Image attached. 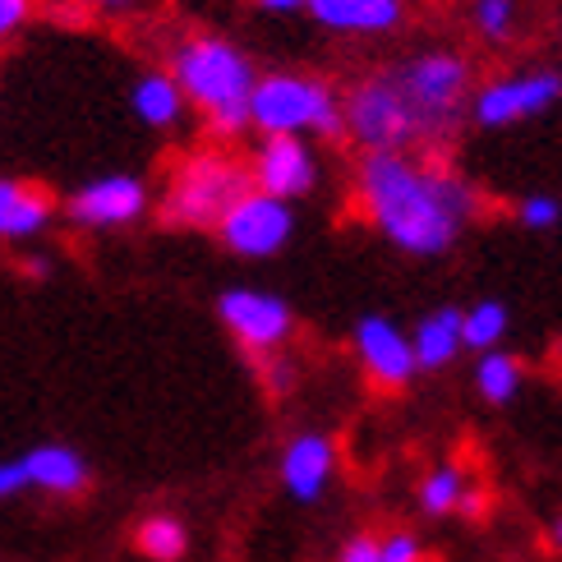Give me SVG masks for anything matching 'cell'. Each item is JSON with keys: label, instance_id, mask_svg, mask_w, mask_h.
Segmentation results:
<instances>
[{"label": "cell", "instance_id": "cell-5", "mask_svg": "<svg viewBox=\"0 0 562 562\" xmlns=\"http://www.w3.org/2000/svg\"><path fill=\"white\" fill-rule=\"evenodd\" d=\"M396 88L406 92V102L419 121V134L425 144L438 148L461 121V106L471 98V65L457 52H425L411 56L402 65H392Z\"/></svg>", "mask_w": 562, "mask_h": 562}, {"label": "cell", "instance_id": "cell-29", "mask_svg": "<svg viewBox=\"0 0 562 562\" xmlns=\"http://www.w3.org/2000/svg\"><path fill=\"white\" fill-rule=\"evenodd\" d=\"M341 562H383V553H379V540H373V535H356V540H346V549H341Z\"/></svg>", "mask_w": 562, "mask_h": 562}, {"label": "cell", "instance_id": "cell-9", "mask_svg": "<svg viewBox=\"0 0 562 562\" xmlns=\"http://www.w3.org/2000/svg\"><path fill=\"white\" fill-rule=\"evenodd\" d=\"M217 236L231 254H240V259H272V254L291 245L295 213H291V203H281L263 190H249L231 203V213L217 222Z\"/></svg>", "mask_w": 562, "mask_h": 562}, {"label": "cell", "instance_id": "cell-10", "mask_svg": "<svg viewBox=\"0 0 562 562\" xmlns=\"http://www.w3.org/2000/svg\"><path fill=\"white\" fill-rule=\"evenodd\" d=\"M148 203H153V194H148L144 176L106 171V176H92L88 184H79V190L65 199V217L79 231H121L144 217Z\"/></svg>", "mask_w": 562, "mask_h": 562}, {"label": "cell", "instance_id": "cell-20", "mask_svg": "<svg viewBox=\"0 0 562 562\" xmlns=\"http://www.w3.org/2000/svg\"><path fill=\"white\" fill-rule=\"evenodd\" d=\"M521 383H526V369H521L517 356H507L503 346H498V350H484V356H480V364H475V387H480V396H484L488 406H507L512 396L521 392Z\"/></svg>", "mask_w": 562, "mask_h": 562}, {"label": "cell", "instance_id": "cell-30", "mask_svg": "<svg viewBox=\"0 0 562 562\" xmlns=\"http://www.w3.org/2000/svg\"><path fill=\"white\" fill-rule=\"evenodd\" d=\"M254 5L268 14H300V10H310V0H254Z\"/></svg>", "mask_w": 562, "mask_h": 562}, {"label": "cell", "instance_id": "cell-24", "mask_svg": "<svg viewBox=\"0 0 562 562\" xmlns=\"http://www.w3.org/2000/svg\"><path fill=\"white\" fill-rule=\"evenodd\" d=\"M517 217H521L526 231H553L562 222V199H553V194H526L517 203Z\"/></svg>", "mask_w": 562, "mask_h": 562}, {"label": "cell", "instance_id": "cell-2", "mask_svg": "<svg viewBox=\"0 0 562 562\" xmlns=\"http://www.w3.org/2000/svg\"><path fill=\"white\" fill-rule=\"evenodd\" d=\"M171 79L180 83L184 102L203 111L213 134L231 138L249 125V98L259 75H254L249 56L236 42H226L217 33L184 37L171 52Z\"/></svg>", "mask_w": 562, "mask_h": 562}, {"label": "cell", "instance_id": "cell-27", "mask_svg": "<svg viewBox=\"0 0 562 562\" xmlns=\"http://www.w3.org/2000/svg\"><path fill=\"white\" fill-rule=\"evenodd\" d=\"M19 494H29V471H23L19 457H5L0 461V503H10Z\"/></svg>", "mask_w": 562, "mask_h": 562}, {"label": "cell", "instance_id": "cell-28", "mask_svg": "<svg viewBox=\"0 0 562 562\" xmlns=\"http://www.w3.org/2000/svg\"><path fill=\"white\" fill-rule=\"evenodd\" d=\"M259 369H263V383L272 392H286L291 387V360H281V356H259Z\"/></svg>", "mask_w": 562, "mask_h": 562}, {"label": "cell", "instance_id": "cell-21", "mask_svg": "<svg viewBox=\"0 0 562 562\" xmlns=\"http://www.w3.org/2000/svg\"><path fill=\"white\" fill-rule=\"evenodd\" d=\"M507 304L503 300H475L471 310H461V341L471 350H498L507 337Z\"/></svg>", "mask_w": 562, "mask_h": 562}, {"label": "cell", "instance_id": "cell-1", "mask_svg": "<svg viewBox=\"0 0 562 562\" xmlns=\"http://www.w3.org/2000/svg\"><path fill=\"white\" fill-rule=\"evenodd\" d=\"M356 194L383 240L415 259L448 254L480 207L471 180L442 161H415L406 153H364Z\"/></svg>", "mask_w": 562, "mask_h": 562}, {"label": "cell", "instance_id": "cell-22", "mask_svg": "<svg viewBox=\"0 0 562 562\" xmlns=\"http://www.w3.org/2000/svg\"><path fill=\"white\" fill-rule=\"evenodd\" d=\"M465 498V471L461 465H438V471H429L425 480H419V507L429 512V517H448V512H457Z\"/></svg>", "mask_w": 562, "mask_h": 562}, {"label": "cell", "instance_id": "cell-11", "mask_svg": "<svg viewBox=\"0 0 562 562\" xmlns=\"http://www.w3.org/2000/svg\"><path fill=\"white\" fill-rule=\"evenodd\" d=\"M249 180L254 190H263L281 203H295L314 190L318 180V161H314V148L304 144V138H291V134H272L259 144L249 161Z\"/></svg>", "mask_w": 562, "mask_h": 562}, {"label": "cell", "instance_id": "cell-7", "mask_svg": "<svg viewBox=\"0 0 562 562\" xmlns=\"http://www.w3.org/2000/svg\"><path fill=\"white\" fill-rule=\"evenodd\" d=\"M217 318H222V327L249 350L254 360L277 356V350L286 346L291 333H295L291 304L281 300L277 291H263V286H231V291H222Z\"/></svg>", "mask_w": 562, "mask_h": 562}, {"label": "cell", "instance_id": "cell-31", "mask_svg": "<svg viewBox=\"0 0 562 562\" xmlns=\"http://www.w3.org/2000/svg\"><path fill=\"white\" fill-rule=\"evenodd\" d=\"M23 272H29V277H52V259H46V254H29V259H23Z\"/></svg>", "mask_w": 562, "mask_h": 562}, {"label": "cell", "instance_id": "cell-8", "mask_svg": "<svg viewBox=\"0 0 562 562\" xmlns=\"http://www.w3.org/2000/svg\"><path fill=\"white\" fill-rule=\"evenodd\" d=\"M562 102V75L558 69H526V75H503L488 79L484 88L471 92V115L484 130H507L535 121Z\"/></svg>", "mask_w": 562, "mask_h": 562}, {"label": "cell", "instance_id": "cell-13", "mask_svg": "<svg viewBox=\"0 0 562 562\" xmlns=\"http://www.w3.org/2000/svg\"><path fill=\"white\" fill-rule=\"evenodd\" d=\"M337 471V448L327 434H295L281 452V484L295 503H318L333 484Z\"/></svg>", "mask_w": 562, "mask_h": 562}, {"label": "cell", "instance_id": "cell-3", "mask_svg": "<svg viewBox=\"0 0 562 562\" xmlns=\"http://www.w3.org/2000/svg\"><path fill=\"white\" fill-rule=\"evenodd\" d=\"M249 125L259 130L263 138H272V134L337 138V134H346L337 92L327 88L323 79L291 75V69H281V75H259V83H254V98H249Z\"/></svg>", "mask_w": 562, "mask_h": 562}, {"label": "cell", "instance_id": "cell-6", "mask_svg": "<svg viewBox=\"0 0 562 562\" xmlns=\"http://www.w3.org/2000/svg\"><path fill=\"white\" fill-rule=\"evenodd\" d=\"M341 121L346 134L356 138L364 153H406L415 144H425L419 134V121L406 102V92L396 88L392 69L383 75H369L341 98Z\"/></svg>", "mask_w": 562, "mask_h": 562}, {"label": "cell", "instance_id": "cell-14", "mask_svg": "<svg viewBox=\"0 0 562 562\" xmlns=\"http://www.w3.org/2000/svg\"><path fill=\"white\" fill-rule=\"evenodd\" d=\"M52 222H56V199H52L46 184L0 176V240L5 245H29Z\"/></svg>", "mask_w": 562, "mask_h": 562}, {"label": "cell", "instance_id": "cell-25", "mask_svg": "<svg viewBox=\"0 0 562 562\" xmlns=\"http://www.w3.org/2000/svg\"><path fill=\"white\" fill-rule=\"evenodd\" d=\"M33 10H37V0H0V46L14 42L23 29H29Z\"/></svg>", "mask_w": 562, "mask_h": 562}, {"label": "cell", "instance_id": "cell-18", "mask_svg": "<svg viewBox=\"0 0 562 562\" xmlns=\"http://www.w3.org/2000/svg\"><path fill=\"white\" fill-rule=\"evenodd\" d=\"M130 106L148 130H171V125H180V115L190 102H184L180 83L171 79V69H144L130 88Z\"/></svg>", "mask_w": 562, "mask_h": 562}, {"label": "cell", "instance_id": "cell-23", "mask_svg": "<svg viewBox=\"0 0 562 562\" xmlns=\"http://www.w3.org/2000/svg\"><path fill=\"white\" fill-rule=\"evenodd\" d=\"M471 19L484 42H507L517 33V0H475Z\"/></svg>", "mask_w": 562, "mask_h": 562}, {"label": "cell", "instance_id": "cell-17", "mask_svg": "<svg viewBox=\"0 0 562 562\" xmlns=\"http://www.w3.org/2000/svg\"><path fill=\"white\" fill-rule=\"evenodd\" d=\"M411 346H415V364L419 369H448L457 360V350L465 346L461 341V310L457 304H438V310H429L425 318L415 323L411 333Z\"/></svg>", "mask_w": 562, "mask_h": 562}, {"label": "cell", "instance_id": "cell-15", "mask_svg": "<svg viewBox=\"0 0 562 562\" xmlns=\"http://www.w3.org/2000/svg\"><path fill=\"white\" fill-rule=\"evenodd\" d=\"M19 461H23V471H29V488H37V494L79 498L92 484L88 457L79 448H69V442H37V448H29Z\"/></svg>", "mask_w": 562, "mask_h": 562}, {"label": "cell", "instance_id": "cell-19", "mask_svg": "<svg viewBox=\"0 0 562 562\" xmlns=\"http://www.w3.org/2000/svg\"><path fill=\"white\" fill-rule=\"evenodd\" d=\"M134 549L148 562H180L184 553H190V526H184L180 517H171V512H153V517L138 521Z\"/></svg>", "mask_w": 562, "mask_h": 562}, {"label": "cell", "instance_id": "cell-34", "mask_svg": "<svg viewBox=\"0 0 562 562\" xmlns=\"http://www.w3.org/2000/svg\"><path fill=\"white\" fill-rule=\"evenodd\" d=\"M549 540H553V549L562 553V517H553V526H549Z\"/></svg>", "mask_w": 562, "mask_h": 562}, {"label": "cell", "instance_id": "cell-12", "mask_svg": "<svg viewBox=\"0 0 562 562\" xmlns=\"http://www.w3.org/2000/svg\"><path fill=\"white\" fill-rule=\"evenodd\" d=\"M356 356L364 364V373L379 387H406L419 364H415V346H411V333L396 327L387 314H364L356 323Z\"/></svg>", "mask_w": 562, "mask_h": 562}, {"label": "cell", "instance_id": "cell-32", "mask_svg": "<svg viewBox=\"0 0 562 562\" xmlns=\"http://www.w3.org/2000/svg\"><path fill=\"white\" fill-rule=\"evenodd\" d=\"M457 512H465V517H484V494H471V488H465V498H461V507Z\"/></svg>", "mask_w": 562, "mask_h": 562}, {"label": "cell", "instance_id": "cell-33", "mask_svg": "<svg viewBox=\"0 0 562 562\" xmlns=\"http://www.w3.org/2000/svg\"><path fill=\"white\" fill-rule=\"evenodd\" d=\"M83 5H92V10H111V14H121V10H134V0H83Z\"/></svg>", "mask_w": 562, "mask_h": 562}, {"label": "cell", "instance_id": "cell-4", "mask_svg": "<svg viewBox=\"0 0 562 562\" xmlns=\"http://www.w3.org/2000/svg\"><path fill=\"white\" fill-rule=\"evenodd\" d=\"M254 190L249 167H240L231 153H190L171 171L167 194H161V222L184 226V231H203L217 226L231 203Z\"/></svg>", "mask_w": 562, "mask_h": 562}, {"label": "cell", "instance_id": "cell-26", "mask_svg": "<svg viewBox=\"0 0 562 562\" xmlns=\"http://www.w3.org/2000/svg\"><path fill=\"white\" fill-rule=\"evenodd\" d=\"M379 553H383V562H425V544H419L411 530H392V535H383V540H379Z\"/></svg>", "mask_w": 562, "mask_h": 562}, {"label": "cell", "instance_id": "cell-16", "mask_svg": "<svg viewBox=\"0 0 562 562\" xmlns=\"http://www.w3.org/2000/svg\"><path fill=\"white\" fill-rule=\"evenodd\" d=\"M310 14L333 33L379 37V33L402 29L406 0H310Z\"/></svg>", "mask_w": 562, "mask_h": 562}]
</instances>
